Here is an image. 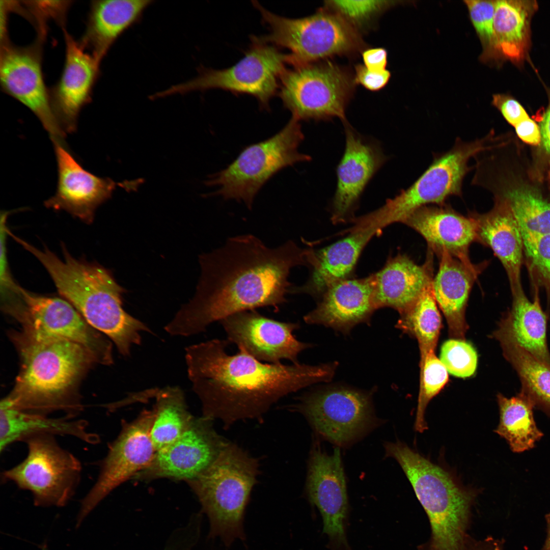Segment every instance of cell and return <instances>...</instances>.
<instances>
[{
	"instance_id": "46",
	"label": "cell",
	"mask_w": 550,
	"mask_h": 550,
	"mask_svg": "<svg viewBox=\"0 0 550 550\" xmlns=\"http://www.w3.org/2000/svg\"><path fill=\"white\" fill-rule=\"evenodd\" d=\"M514 127L517 135L523 142L532 145L540 143L539 127L530 117L519 122Z\"/></svg>"
},
{
	"instance_id": "12",
	"label": "cell",
	"mask_w": 550,
	"mask_h": 550,
	"mask_svg": "<svg viewBox=\"0 0 550 550\" xmlns=\"http://www.w3.org/2000/svg\"><path fill=\"white\" fill-rule=\"evenodd\" d=\"M291 408L301 414L319 436L339 447L350 446L379 425L372 392L346 386L313 389Z\"/></svg>"
},
{
	"instance_id": "2",
	"label": "cell",
	"mask_w": 550,
	"mask_h": 550,
	"mask_svg": "<svg viewBox=\"0 0 550 550\" xmlns=\"http://www.w3.org/2000/svg\"><path fill=\"white\" fill-rule=\"evenodd\" d=\"M230 342L214 339L187 347L188 377L203 416L226 427L262 417L286 395L334 377L338 362L310 365L264 363L242 350L227 353Z\"/></svg>"
},
{
	"instance_id": "3",
	"label": "cell",
	"mask_w": 550,
	"mask_h": 550,
	"mask_svg": "<svg viewBox=\"0 0 550 550\" xmlns=\"http://www.w3.org/2000/svg\"><path fill=\"white\" fill-rule=\"evenodd\" d=\"M20 368L11 392L3 400L19 410L38 415L61 410L74 419L82 405L77 392L84 375L94 363L82 346L62 338L13 335Z\"/></svg>"
},
{
	"instance_id": "27",
	"label": "cell",
	"mask_w": 550,
	"mask_h": 550,
	"mask_svg": "<svg viewBox=\"0 0 550 550\" xmlns=\"http://www.w3.org/2000/svg\"><path fill=\"white\" fill-rule=\"evenodd\" d=\"M445 204L422 207L402 223L423 236L431 251L438 254L446 251L469 257L470 245L477 240L476 221L471 215L464 216Z\"/></svg>"
},
{
	"instance_id": "34",
	"label": "cell",
	"mask_w": 550,
	"mask_h": 550,
	"mask_svg": "<svg viewBox=\"0 0 550 550\" xmlns=\"http://www.w3.org/2000/svg\"><path fill=\"white\" fill-rule=\"evenodd\" d=\"M497 401L500 422L495 432L506 440L514 453L533 448L543 434L535 421L532 401L520 392L511 398L498 394Z\"/></svg>"
},
{
	"instance_id": "11",
	"label": "cell",
	"mask_w": 550,
	"mask_h": 550,
	"mask_svg": "<svg viewBox=\"0 0 550 550\" xmlns=\"http://www.w3.org/2000/svg\"><path fill=\"white\" fill-rule=\"evenodd\" d=\"M55 436L39 433L25 438L26 457L1 474L3 481H11L30 491L37 506H65L80 482V461L63 448Z\"/></svg>"
},
{
	"instance_id": "38",
	"label": "cell",
	"mask_w": 550,
	"mask_h": 550,
	"mask_svg": "<svg viewBox=\"0 0 550 550\" xmlns=\"http://www.w3.org/2000/svg\"><path fill=\"white\" fill-rule=\"evenodd\" d=\"M420 386L415 429L422 432L427 429L424 415L429 402L437 395L447 384L448 372L434 351L428 353L420 361Z\"/></svg>"
},
{
	"instance_id": "50",
	"label": "cell",
	"mask_w": 550,
	"mask_h": 550,
	"mask_svg": "<svg viewBox=\"0 0 550 550\" xmlns=\"http://www.w3.org/2000/svg\"><path fill=\"white\" fill-rule=\"evenodd\" d=\"M545 519L547 524V535L543 550H550V513L546 514Z\"/></svg>"
},
{
	"instance_id": "15",
	"label": "cell",
	"mask_w": 550,
	"mask_h": 550,
	"mask_svg": "<svg viewBox=\"0 0 550 550\" xmlns=\"http://www.w3.org/2000/svg\"><path fill=\"white\" fill-rule=\"evenodd\" d=\"M154 418L153 408L143 410L109 445L97 479L81 501L78 524L113 490L150 464L156 453L150 437Z\"/></svg>"
},
{
	"instance_id": "33",
	"label": "cell",
	"mask_w": 550,
	"mask_h": 550,
	"mask_svg": "<svg viewBox=\"0 0 550 550\" xmlns=\"http://www.w3.org/2000/svg\"><path fill=\"white\" fill-rule=\"evenodd\" d=\"M499 341L505 359L517 373L520 392L550 417V365L520 346L508 333L497 328L492 334Z\"/></svg>"
},
{
	"instance_id": "41",
	"label": "cell",
	"mask_w": 550,
	"mask_h": 550,
	"mask_svg": "<svg viewBox=\"0 0 550 550\" xmlns=\"http://www.w3.org/2000/svg\"><path fill=\"white\" fill-rule=\"evenodd\" d=\"M497 1L467 0L466 5L471 21L485 45L486 51L491 50L493 38V21Z\"/></svg>"
},
{
	"instance_id": "16",
	"label": "cell",
	"mask_w": 550,
	"mask_h": 550,
	"mask_svg": "<svg viewBox=\"0 0 550 550\" xmlns=\"http://www.w3.org/2000/svg\"><path fill=\"white\" fill-rule=\"evenodd\" d=\"M19 47L1 41L0 80L3 91L29 108L52 141H63L65 132L54 113L42 69L41 43Z\"/></svg>"
},
{
	"instance_id": "20",
	"label": "cell",
	"mask_w": 550,
	"mask_h": 550,
	"mask_svg": "<svg viewBox=\"0 0 550 550\" xmlns=\"http://www.w3.org/2000/svg\"><path fill=\"white\" fill-rule=\"evenodd\" d=\"M343 124L345 147L337 168V187L332 205L335 223L351 215L367 184L387 160L379 143L360 134L347 121Z\"/></svg>"
},
{
	"instance_id": "13",
	"label": "cell",
	"mask_w": 550,
	"mask_h": 550,
	"mask_svg": "<svg viewBox=\"0 0 550 550\" xmlns=\"http://www.w3.org/2000/svg\"><path fill=\"white\" fill-rule=\"evenodd\" d=\"M354 77L330 62L286 69L279 84V95L292 116L301 120L347 121L345 111L355 84Z\"/></svg>"
},
{
	"instance_id": "49",
	"label": "cell",
	"mask_w": 550,
	"mask_h": 550,
	"mask_svg": "<svg viewBox=\"0 0 550 550\" xmlns=\"http://www.w3.org/2000/svg\"><path fill=\"white\" fill-rule=\"evenodd\" d=\"M539 129L541 134V142L544 151L550 155V97L547 107L540 116Z\"/></svg>"
},
{
	"instance_id": "47",
	"label": "cell",
	"mask_w": 550,
	"mask_h": 550,
	"mask_svg": "<svg viewBox=\"0 0 550 550\" xmlns=\"http://www.w3.org/2000/svg\"><path fill=\"white\" fill-rule=\"evenodd\" d=\"M364 66L368 69L375 71L386 70L387 51L383 48H370L365 50L362 54Z\"/></svg>"
},
{
	"instance_id": "24",
	"label": "cell",
	"mask_w": 550,
	"mask_h": 550,
	"mask_svg": "<svg viewBox=\"0 0 550 550\" xmlns=\"http://www.w3.org/2000/svg\"><path fill=\"white\" fill-rule=\"evenodd\" d=\"M381 229L372 225H359L346 237L315 252L308 249L307 265L311 268L307 282L302 286L292 285L289 293H306L321 296L333 284L348 279L365 246Z\"/></svg>"
},
{
	"instance_id": "28",
	"label": "cell",
	"mask_w": 550,
	"mask_h": 550,
	"mask_svg": "<svg viewBox=\"0 0 550 550\" xmlns=\"http://www.w3.org/2000/svg\"><path fill=\"white\" fill-rule=\"evenodd\" d=\"M153 0L92 1L86 29L79 42L100 63L118 38L142 19Z\"/></svg>"
},
{
	"instance_id": "7",
	"label": "cell",
	"mask_w": 550,
	"mask_h": 550,
	"mask_svg": "<svg viewBox=\"0 0 550 550\" xmlns=\"http://www.w3.org/2000/svg\"><path fill=\"white\" fill-rule=\"evenodd\" d=\"M492 134L471 141L456 138L450 150L433 155L431 163L410 186L364 216L366 221L383 228L394 223H402L422 207L443 205L452 196L461 197L463 180L474 170L469 161L491 145Z\"/></svg>"
},
{
	"instance_id": "25",
	"label": "cell",
	"mask_w": 550,
	"mask_h": 550,
	"mask_svg": "<svg viewBox=\"0 0 550 550\" xmlns=\"http://www.w3.org/2000/svg\"><path fill=\"white\" fill-rule=\"evenodd\" d=\"M437 255L439 268L432 281L434 298L446 318L450 335L463 339L468 327L465 311L469 295L486 264H473L469 257H458L446 251Z\"/></svg>"
},
{
	"instance_id": "39",
	"label": "cell",
	"mask_w": 550,
	"mask_h": 550,
	"mask_svg": "<svg viewBox=\"0 0 550 550\" xmlns=\"http://www.w3.org/2000/svg\"><path fill=\"white\" fill-rule=\"evenodd\" d=\"M439 359L448 373L458 377L472 376L477 367V352L472 345L463 339H451L445 341L441 348Z\"/></svg>"
},
{
	"instance_id": "14",
	"label": "cell",
	"mask_w": 550,
	"mask_h": 550,
	"mask_svg": "<svg viewBox=\"0 0 550 550\" xmlns=\"http://www.w3.org/2000/svg\"><path fill=\"white\" fill-rule=\"evenodd\" d=\"M20 302L13 317L21 334L34 338H62L84 347L97 363L114 362L112 344L92 327L64 298L34 294L22 289Z\"/></svg>"
},
{
	"instance_id": "6",
	"label": "cell",
	"mask_w": 550,
	"mask_h": 550,
	"mask_svg": "<svg viewBox=\"0 0 550 550\" xmlns=\"http://www.w3.org/2000/svg\"><path fill=\"white\" fill-rule=\"evenodd\" d=\"M259 461L229 441L212 464L187 482L198 497L210 525L208 537L226 547L246 539V507L259 474Z\"/></svg>"
},
{
	"instance_id": "40",
	"label": "cell",
	"mask_w": 550,
	"mask_h": 550,
	"mask_svg": "<svg viewBox=\"0 0 550 550\" xmlns=\"http://www.w3.org/2000/svg\"><path fill=\"white\" fill-rule=\"evenodd\" d=\"M396 3L391 1H328L325 2V8L339 15L358 30V26Z\"/></svg>"
},
{
	"instance_id": "31",
	"label": "cell",
	"mask_w": 550,
	"mask_h": 550,
	"mask_svg": "<svg viewBox=\"0 0 550 550\" xmlns=\"http://www.w3.org/2000/svg\"><path fill=\"white\" fill-rule=\"evenodd\" d=\"M510 310L498 323V328L510 334L523 348L541 362L550 365L547 343V316L541 307L538 295L530 301L522 289L512 292Z\"/></svg>"
},
{
	"instance_id": "23",
	"label": "cell",
	"mask_w": 550,
	"mask_h": 550,
	"mask_svg": "<svg viewBox=\"0 0 550 550\" xmlns=\"http://www.w3.org/2000/svg\"><path fill=\"white\" fill-rule=\"evenodd\" d=\"M374 279H346L327 288L316 308L304 317L309 324L329 327L344 335L359 324L368 323L376 310Z\"/></svg>"
},
{
	"instance_id": "8",
	"label": "cell",
	"mask_w": 550,
	"mask_h": 550,
	"mask_svg": "<svg viewBox=\"0 0 550 550\" xmlns=\"http://www.w3.org/2000/svg\"><path fill=\"white\" fill-rule=\"evenodd\" d=\"M304 139L300 121L292 116L278 133L245 147L205 184L218 187L213 195L243 202L251 209L255 196L273 175L284 168L311 159L310 156L298 151Z\"/></svg>"
},
{
	"instance_id": "48",
	"label": "cell",
	"mask_w": 550,
	"mask_h": 550,
	"mask_svg": "<svg viewBox=\"0 0 550 550\" xmlns=\"http://www.w3.org/2000/svg\"><path fill=\"white\" fill-rule=\"evenodd\" d=\"M464 550H504L503 543L491 537L477 540L469 534L465 540Z\"/></svg>"
},
{
	"instance_id": "29",
	"label": "cell",
	"mask_w": 550,
	"mask_h": 550,
	"mask_svg": "<svg viewBox=\"0 0 550 550\" xmlns=\"http://www.w3.org/2000/svg\"><path fill=\"white\" fill-rule=\"evenodd\" d=\"M470 215L477 224V241L489 247L500 260L509 278L512 292L521 289L523 239L509 207L504 202L496 200L489 211L481 214L471 212Z\"/></svg>"
},
{
	"instance_id": "32",
	"label": "cell",
	"mask_w": 550,
	"mask_h": 550,
	"mask_svg": "<svg viewBox=\"0 0 550 550\" xmlns=\"http://www.w3.org/2000/svg\"><path fill=\"white\" fill-rule=\"evenodd\" d=\"M537 7L535 1H497L490 52L515 63L524 60L530 46V21Z\"/></svg>"
},
{
	"instance_id": "36",
	"label": "cell",
	"mask_w": 550,
	"mask_h": 550,
	"mask_svg": "<svg viewBox=\"0 0 550 550\" xmlns=\"http://www.w3.org/2000/svg\"><path fill=\"white\" fill-rule=\"evenodd\" d=\"M496 200L505 203L519 226L523 239L550 234V202L528 188L494 193Z\"/></svg>"
},
{
	"instance_id": "9",
	"label": "cell",
	"mask_w": 550,
	"mask_h": 550,
	"mask_svg": "<svg viewBox=\"0 0 550 550\" xmlns=\"http://www.w3.org/2000/svg\"><path fill=\"white\" fill-rule=\"evenodd\" d=\"M252 3L269 31V34L259 38L288 49L293 66L353 53L363 46L358 30L326 8L313 15L295 19L272 13L257 1Z\"/></svg>"
},
{
	"instance_id": "42",
	"label": "cell",
	"mask_w": 550,
	"mask_h": 550,
	"mask_svg": "<svg viewBox=\"0 0 550 550\" xmlns=\"http://www.w3.org/2000/svg\"><path fill=\"white\" fill-rule=\"evenodd\" d=\"M530 266L550 287V234L523 239Z\"/></svg>"
},
{
	"instance_id": "37",
	"label": "cell",
	"mask_w": 550,
	"mask_h": 550,
	"mask_svg": "<svg viewBox=\"0 0 550 550\" xmlns=\"http://www.w3.org/2000/svg\"><path fill=\"white\" fill-rule=\"evenodd\" d=\"M434 298L432 283L423 291L414 304L401 314L396 326L418 341L421 361L434 351L442 326L441 314Z\"/></svg>"
},
{
	"instance_id": "35",
	"label": "cell",
	"mask_w": 550,
	"mask_h": 550,
	"mask_svg": "<svg viewBox=\"0 0 550 550\" xmlns=\"http://www.w3.org/2000/svg\"><path fill=\"white\" fill-rule=\"evenodd\" d=\"M155 398L150 437L156 451L172 444L187 429L194 417L188 411L183 391L177 387L151 389Z\"/></svg>"
},
{
	"instance_id": "51",
	"label": "cell",
	"mask_w": 550,
	"mask_h": 550,
	"mask_svg": "<svg viewBox=\"0 0 550 550\" xmlns=\"http://www.w3.org/2000/svg\"><path fill=\"white\" fill-rule=\"evenodd\" d=\"M549 178H550V172H549Z\"/></svg>"
},
{
	"instance_id": "26",
	"label": "cell",
	"mask_w": 550,
	"mask_h": 550,
	"mask_svg": "<svg viewBox=\"0 0 550 550\" xmlns=\"http://www.w3.org/2000/svg\"><path fill=\"white\" fill-rule=\"evenodd\" d=\"M429 251L423 265L398 254L390 258L381 270L373 274V301L376 310L390 307L401 315L414 304L433 281L432 253Z\"/></svg>"
},
{
	"instance_id": "45",
	"label": "cell",
	"mask_w": 550,
	"mask_h": 550,
	"mask_svg": "<svg viewBox=\"0 0 550 550\" xmlns=\"http://www.w3.org/2000/svg\"><path fill=\"white\" fill-rule=\"evenodd\" d=\"M355 73L354 77L355 83L372 91L382 89L388 84L391 77V73L388 70L372 71L361 64L355 66Z\"/></svg>"
},
{
	"instance_id": "18",
	"label": "cell",
	"mask_w": 550,
	"mask_h": 550,
	"mask_svg": "<svg viewBox=\"0 0 550 550\" xmlns=\"http://www.w3.org/2000/svg\"><path fill=\"white\" fill-rule=\"evenodd\" d=\"M212 419L194 418L174 442L156 451L150 464L133 479L149 481L170 478L186 482L195 479L215 460L229 442L215 430Z\"/></svg>"
},
{
	"instance_id": "44",
	"label": "cell",
	"mask_w": 550,
	"mask_h": 550,
	"mask_svg": "<svg viewBox=\"0 0 550 550\" xmlns=\"http://www.w3.org/2000/svg\"><path fill=\"white\" fill-rule=\"evenodd\" d=\"M492 103L501 112L506 121L514 127L529 117L522 105L510 96L493 95Z\"/></svg>"
},
{
	"instance_id": "22",
	"label": "cell",
	"mask_w": 550,
	"mask_h": 550,
	"mask_svg": "<svg viewBox=\"0 0 550 550\" xmlns=\"http://www.w3.org/2000/svg\"><path fill=\"white\" fill-rule=\"evenodd\" d=\"M65 59L60 78L49 90L55 116L63 131L76 130L82 108L91 99L94 87L100 74V64L63 28Z\"/></svg>"
},
{
	"instance_id": "4",
	"label": "cell",
	"mask_w": 550,
	"mask_h": 550,
	"mask_svg": "<svg viewBox=\"0 0 550 550\" xmlns=\"http://www.w3.org/2000/svg\"><path fill=\"white\" fill-rule=\"evenodd\" d=\"M62 249L63 257L60 259L47 249L40 250L31 244L26 246L47 271L64 299L92 327L107 336L123 356H129L132 346L141 343V333L151 331L124 311V290L108 270L75 259L64 245Z\"/></svg>"
},
{
	"instance_id": "17",
	"label": "cell",
	"mask_w": 550,
	"mask_h": 550,
	"mask_svg": "<svg viewBox=\"0 0 550 550\" xmlns=\"http://www.w3.org/2000/svg\"><path fill=\"white\" fill-rule=\"evenodd\" d=\"M307 497L319 510L323 533L330 550H351L347 538L349 504L339 448L329 454L318 444L310 455L306 484Z\"/></svg>"
},
{
	"instance_id": "1",
	"label": "cell",
	"mask_w": 550,
	"mask_h": 550,
	"mask_svg": "<svg viewBox=\"0 0 550 550\" xmlns=\"http://www.w3.org/2000/svg\"><path fill=\"white\" fill-rule=\"evenodd\" d=\"M307 252L292 240L272 248L252 234L229 238L220 248L200 256L196 294L165 331L187 337L240 312L263 307L278 310L292 286L290 270L307 265Z\"/></svg>"
},
{
	"instance_id": "43",
	"label": "cell",
	"mask_w": 550,
	"mask_h": 550,
	"mask_svg": "<svg viewBox=\"0 0 550 550\" xmlns=\"http://www.w3.org/2000/svg\"><path fill=\"white\" fill-rule=\"evenodd\" d=\"M71 1H28L24 5L37 24L39 38L42 40L46 34V21L51 18L64 25L65 17ZM28 12V13H29Z\"/></svg>"
},
{
	"instance_id": "19",
	"label": "cell",
	"mask_w": 550,
	"mask_h": 550,
	"mask_svg": "<svg viewBox=\"0 0 550 550\" xmlns=\"http://www.w3.org/2000/svg\"><path fill=\"white\" fill-rule=\"evenodd\" d=\"M220 323L230 343L261 362L278 364L287 360L298 363L299 353L312 346L294 336L298 323L276 320L256 310L235 313Z\"/></svg>"
},
{
	"instance_id": "30",
	"label": "cell",
	"mask_w": 550,
	"mask_h": 550,
	"mask_svg": "<svg viewBox=\"0 0 550 550\" xmlns=\"http://www.w3.org/2000/svg\"><path fill=\"white\" fill-rule=\"evenodd\" d=\"M88 422L66 416L51 418L16 409L1 400L0 403V452L12 444L39 433L70 435L89 444H97L99 436L88 430Z\"/></svg>"
},
{
	"instance_id": "10",
	"label": "cell",
	"mask_w": 550,
	"mask_h": 550,
	"mask_svg": "<svg viewBox=\"0 0 550 550\" xmlns=\"http://www.w3.org/2000/svg\"><path fill=\"white\" fill-rule=\"evenodd\" d=\"M287 64H291L289 54H285L275 45L253 37L250 48L231 67L216 70L201 66L197 69V77L157 92L152 97L155 99L173 94L220 89L253 96L262 108L268 110L270 100L279 89Z\"/></svg>"
},
{
	"instance_id": "5",
	"label": "cell",
	"mask_w": 550,
	"mask_h": 550,
	"mask_svg": "<svg viewBox=\"0 0 550 550\" xmlns=\"http://www.w3.org/2000/svg\"><path fill=\"white\" fill-rule=\"evenodd\" d=\"M383 446L386 456L402 468L430 523V538L418 550H464L476 493L461 488L447 472L405 444L386 442Z\"/></svg>"
},
{
	"instance_id": "21",
	"label": "cell",
	"mask_w": 550,
	"mask_h": 550,
	"mask_svg": "<svg viewBox=\"0 0 550 550\" xmlns=\"http://www.w3.org/2000/svg\"><path fill=\"white\" fill-rule=\"evenodd\" d=\"M58 167L54 195L44 202L54 210H63L90 224L96 209L108 199L115 183L86 170L65 147L63 141H53Z\"/></svg>"
}]
</instances>
